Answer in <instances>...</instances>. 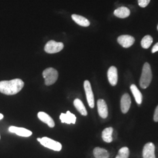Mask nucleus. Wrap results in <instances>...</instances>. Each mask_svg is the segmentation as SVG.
Instances as JSON below:
<instances>
[{"mask_svg":"<svg viewBox=\"0 0 158 158\" xmlns=\"http://www.w3.org/2000/svg\"><path fill=\"white\" fill-rule=\"evenodd\" d=\"M72 18L75 23L80 26L87 27H89L90 24L89 21L87 19L79 15L73 14L72 15Z\"/></svg>","mask_w":158,"mask_h":158,"instance_id":"19","label":"nucleus"},{"mask_svg":"<svg viewBox=\"0 0 158 158\" xmlns=\"http://www.w3.org/2000/svg\"><path fill=\"white\" fill-rule=\"evenodd\" d=\"M155 147L152 142H148L145 145L143 148L142 156L143 158H156L155 154Z\"/></svg>","mask_w":158,"mask_h":158,"instance_id":"7","label":"nucleus"},{"mask_svg":"<svg viewBox=\"0 0 158 158\" xmlns=\"http://www.w3.org/2000/svg\"><path fill=\"white\" fill-rule=\"evenodd\" d=\"M130 156V150L127 147H123L119 150L118 155L115 158H128Z\"/></svg>","mask_w":158,"mask_h":158,"instance_id":"22","label":"nucleus"},{"mask_svg":"<svg viewBox=\"0 0 158 158\" xmlns=\"http://www.w3.org/2000/svg\"><path fill=\"white\" fill-rule=\"evenodd\" d=\"M158 51V43H156L155 45L153 46L152 49V52L153 53L156 52Z\"/></svg>","mask_w":158,"mask_h":158,"instance_id":"25","label":"nucleus"},{"mask_svg":"<svg viewBox=\"0 0 158 158\" xmlns=\"http://www.w3.org/2000/svg\"><path fill=\"white\" fill-rule=\"evenodd\" d=\"M113 128L112 127H108L105 128L102 132V137L103 141L107 143H111L113 141Z\"/></svg>","mask_w":158,"mask_h":158,"instance_id":"17","label":"nucleus"},{"mask_svg":"<svg viewBox=\"0 0 158 158\" xmlns=\"http://www.w3.org/2000/svg\"><path fill=\"white\" fill-rule=\"evenodd\" d=\"M64 48V45L62 42H57L55 40L49 41L45 46V51L48 53H56L62 51Z\"/></svg>","mask_w":158,"mask_h":158,"instance_id":"5","label":"nucleus"},{"mask_svg":"<svg viewBox=\"0 0 158 158\" xmlns=\"http://www.w3.org/2000/svg\"><path fill=\"white\" fill-rule=\"evenodd\" d=\"M131 12L130 10L125 6L119 7L114 12L115 16L120 18H125L130 16Z\"/></svg>","mask_w":158,"mask_h":158,"instance_id":"15","label":"nucleus"},{"mask_svg":"<svg viewBox=\"0 0 158 158\" xmlns=\"http://www.w3.org/2000/svg\"><path fill=\"white\" fill-rule=\"evenodd\" d=\"M93 155L95 158H109L110 153L104 148L96 147L93 150Z\"/></svg>","mask_w":158,"mask_h":158,"instance_id":"16","label":"nucleus"},{"mask_svg":"<svg viewBox=\"0 0 158 158\" xmlns=\"http://www.w3.org/2000/svg\"><path fill=\"white\" fill-rule=\"evenodd\" d=\"M107 76L110 85L113 86L116 85L118 82V72L117 68L115 66H111L109 68Z\"/></svg>","mask_w":158,"mask_h":158,"instance_id":"10","label":"nucleus"},{"mask_svg":"<svg viewBox=\"0 0 158 158\" xmlns=\"http://www.w3.org/2000/svg\"><path fill=\"white\" fill-rule=\"evenodd\" d=\"M43 77L45 79V84L46 85H51L56 81L58 72L53 68H47L43 72Z\"/></svg>","mask_w":158,"mask_h":158,"instance_id":"4","label":"nucleus"},{"mask_svg":"<svg viewBox=\"0 0 158 158\" xmlns=\"http://www.w3.org/2000/svg\"><path fill=\"white\" fill-rule=\"evenodd\" d=\"M60 119L62 123H66L68 124H74L76 121V117L73 114L68 111L66 114L62 113L60 115Z\"/></svg>","mask_w":158,"mask_h":158,"instance_id":"13","label":"nucleus"},{"mask_svg":"<svg viewBox=\"0 0 158 158\" xmlns=\"http://www.w3.org/2000/svg\"><path fill=\"white\" fill-rule=\"evenodd\" d=\"M3 118H4V115H3L2 114H1V113H0V120H1V119H2Z\"/></svg>","mask_w":158,"mask_h":158,"instance_id":"26","label":"nucleus"},{"mask_svg":"<svg viewBox=\"0 0 158 158\" xmlns=\"http://www.w3.org/2000/svg\"><path fill=\"white\" fill-rule=\"evenodd\" d=\"M151 0H138V5L142 8L146 7L150 2Z\"/></svg>","mask_w":158,"mask_h":158,"instance_id":"23","label":"nucleus"},{"mask_svg":"<svg viewBox=\"0 0 158 158\" xmlns=\"http://www.w3.org/2000/svg\"><path fill=\"white\" fill-rule=\"evenodd\" d=\"M152 79V73L150 64L145 63L143 66L141 77L139 81V85L142 89H145L151 84Z\"/></svg>","mask_w":158,"mask_h":158,"instance_id":"2","label":"nucleus"},{"mask_svg":"<svg viewBox=\"0 0 158 158\" xmlns=\"http://www.w3.org/2000/svg\"><path fill=\"white\" fill-rule=\"evenodd\" d=\"M74 106L77 110L82 115L86 116L87 115V111L86 108L85 107V105L83 104V102H81L79 98H76L74 100Z\"/></svg>","mask_w":158,"mask_h":158,"instance_id":"20","label":"nucleus"},{"mask_svg":"<svg viewBox=\"0 0 158 158\" xmlns=\"http://www.w3.org/2000/svg\"><path fill=\"white\" fill-rule=\"evenodd\" d=\"M37 141L40 142V144L44 147L49 148L55 151H60L62 148V145L59 142L53 140L48 137H43L42 138H37Z\"/></svg>","mask_w":158,"mask_h":158,"instance_id":"3","label":"nucleus"},{"mask_svg":"<svg viewBox=\"0 0 158 158\" xmlns=\"http://www.w3.org/2000/svg\"><path fill=\"white\" fill-rule=\"evenodd\" d=\"M84 88L88 104L90 107L93 108L94 107V97L89 81L85 80L84 82Z\"/></svg>","mask_w":158,"mask_h":158,"instance_id":"6","label":"nucleus"},{"mask_svg":"<svg viewBox=\"0 0 158 158\" xmlns=\"http://www.w3.org/2000/svg\"><path fill=\"white\" fill-rule=\"evenodd\" d=\"M24 83L21 79H15L0 81V93L8 96L14 95L23 89Z\"/></svg>","mask_w":158,"mask_h":158,"instance_id":"1","label":"nucleus"},{"mask_svg":"<svg viewBox=\"0 0 158 158\" xmlns=\"http://www.w3.org/2000/svg\"><path fill=\"white\" fill-rule=\"evenodd\" d=\"M153 120L155 122H158V106L156 108L154 115H153Z\"/></svg>","mask_w":158,"mask_h":158,"instance_id":"24","label":"nucleus"},{"mask_svg":"<svg viewBox=\"0 0 158 158\" xmlns=\"http://www.w3.org/2000/svg\"><path fill=\"white\" fill-rule=\"evenodd\" d=\"M131 90L132 91V93L135 99L136 102L138 105L141 104L142 102L143 97L141 91L139 90L138 87L135 85H132L130 87Z\"/></svg>","mask_w":158,"mask_h":158,"instance_id":"18","label":"nucleus"},{"mask_svg":"<svg viewBox=\"0 0 158 158\" xmlns=\"http://www.w3.org/2000/svg\"><path fill=\"white\" fill-rule=\"evenodd\" d=\"M8 130L11 133L16 134L18 135L23 136V137H29L32 135V132L31 131L24 128H21V127L11 126L9 127Z\"/></svg>","mask_w":158,"mask_h":158,"instance_id":"9","label":"nucleus"},{"mask_svg":"<svg viewBox=\"0 0 158 158\" xmlns=\"http://www.w3.org/2000/svg\"><path fill=\"white\" fill-rule=\"evenodd\" d=\"M117 41L119 44L125 48H130L135 42V38L130 35H121L118 38Z\"/></svg>","mask_w":158,"mask_h":158,"instance_id":"8","label":"nucleus"},{"mask_svg":"<svg viewBox=\"0 0 158 158\" xmlns=\"http://www.w3.org/2000/svg\"><path fill=\"white\" fill-rule=\"evenodd\" d=\"M97 108L99 115L102 118H106L108 117V111L107 105L104 100L99 99L97 101Z\"/></svg>","mask_w":158,"mask_h":158,"instance_id":"11","label":"nucleus"},{"mask_svg":"<svg viewBox=\"0 0 158 158\" xmlns=\"http://www.w3.org/2000/svg\"><path fill=\"white\" fill-rule=\"evenodd\" d=\"M157 28H158V27H157Z\"/></svg>","mask_w":158,"mask_h":158,"instance_id":"27","label":"nucleus"},{"mask_svg":"<svg viewBox=\"0 0 158 158\" xmlns=\"http://www.w3.org/2000/svg\"><path fill=\"white\" fill-rule=\"evenodd\" d=\"M131 104V99L128 93H125L121 99V110L122 113L126 114L130 110Z\"/></svg>","mask_w":158,"mask_h":158,"instance_id":"12","label":"nucleus"},{"mask_svg":"<svg viewBox=\"0 0 158 158\" xmlns=\"http://www.w3.org/2000/svg\"><path fill=\"white\" fill-rule=\"evenodd\" d=\"M38 117L41 121L48 125L50 128H53L55 125L53 119L48 114L40 111L38 114Z\"/></svg>","mask_w":158,"mask_h":158,"instance_id":"14","label":"nucleus"},{"mask_svg":"<svg viewBox=\"0 0 158 158\" xmlns=\"http://www.w3.org/2000/svg\"><path fill=\"white\" fill-rule=\"evenodd\" d=\"M153 42L152 37L150 35H146L141 40L142 47L144 49H148Z\"/></svg>","mask_w":158,"mask_h":158,"instance_id":"21","label":"nucleus"}]
</instances>
